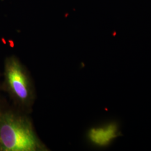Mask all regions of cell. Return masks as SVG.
<instances>
[{"instance_id": "7a4b0ae2", "label": "cell", "mask_w": 151, "mask_h": 151, "mask_svg": "<svg viewBox=\"0 0 151 151\" xmlns=\"http://www.w3.org/2000/svg\"><path fill=\"white\" fill-rule=\"evenodd\" d=\"M2 89L19 107L29 109L32 105L34 99L32 83L24 65L15 56L6 59Z\"/></svg>"}, {"instance_id": "277c9868", "label": "cell", "mask_w": 151, "mask_h": 151, "mask_svg": "<svg viewBox=\"0 0 151 151\" xmlns=\"http://www.w3.org/2000/svg\"><path fill=\"white\" fill-rule=\"evenodd\" d=\"M1 89H2V85H1V83H0V90Z\"/></svg>"}, {"instance_id": "3957f363", "label": "cell", "mask_w": 151, "mask_h": 151, "mask_svg": "<svg viewBox=\"0 0 151 151\" xmlns=\"http://www.w3.org/2000/svg\"><path fill=\"white\" fill-rule=\"evenodd\" d=\"M122 135L119 124L110 122L92 127L87 132V139L94 146L105 147Z\"/></svg>"}, {"instance_id": "6da1fadb", "label": "cell", "mask_w": 151, "mask_h": 151, "mask_svg": "<svg viewBox=\"0 0 151 151\" xmlns=\"http://www.w3.org/2000/svg\"><path fill=\"white\" fill-rule=\"evenodd\" d=\"M44 150L29 119L0 100V151Z\"/></svg>"}]
</instances>
